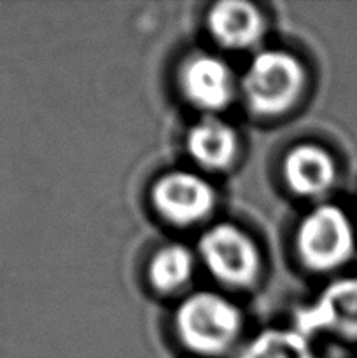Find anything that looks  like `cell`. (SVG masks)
Segmentation results:
<instances>
[{
	"instance_id": "obj_6",
	"label": "cell",
	"mask_w": 357,
	"mask_h": 358,
	"mask_svg": "<svg viewBox=\"0 0 357 358\" xmlns=\"http://www.w3.org/2000/svg\"><path fill=\"white\" fill-rule=\"evenodd\" d=\"M178 90L191 107L216 115L234 100L238 79L223 58L210 52H195L178 69Z\"/></svg>"
},
{
	"instance_id": "obj_11",
	"label": "cell",
	"mask_w": 357,
	"mask_h": 358,
	"mask_svg": "<svg viewBox=\"0 0 357 358\" xmlns=\"http://www.w3.org/2000/svg\"><path fill=\"white\" fill-rule=\"evenodd\" d=\"M195 255L188 247L170 243L156 250L147 268L150 287L160 294H174L184 289L195 273Z\"/></svg>"
},
{
	"instance_id": "obj_1",
	"label": "cell",
	"mask_w": 357,
	"mask_h": 358,
	"mask_svg": "<svg viewBox=\"0 0 357 358\" xmlns=\"http://www.w3.org/2000/svg\"><path fill=\"white\" fill-rule=\"evenodd\" d=\"M307 80V69L296 55L284 49H262L238 79V93L252 114L279 117L300 103Z\"/></svg>"
},
{
	"instance_id": "obj_2",
	"label": "cell",
	"mask_w": 357,
	"mask_h": 358,
	"mask_svg": "<svg viewBox=\"0 0 357 358\" xmlns=\"http://www.w3.org/2000/svg\"><path fill=\"white\" fill-rule=\"evenodd\" d=\"M244 327L241 311L223 294L195 292L184 297L174 315L178 341L191 353L219 357L237 343Z\"/></svg>"
},
{
	"instance_id": "obj_7",
	"label": "cell",
	"mask_w": 357,
	"mask_h": 358,
	"mask_svg": "<svg viewBox=\"0 0 357 358\" xmlns=\"http://www.w3.org/2000/svg\"><path fill=\"white\" fill-rule=\"evenodd\" d=\"M294 329L307 338L331 334L357 341V278L329 283L317 299L296 310Z\"/></svg>"
},
{
	"instance_id": "obj_8",
	"label": "cell",
	"mask_w": 357,
	"mask_h": 358,
	"mask_svg": "<svg viewBox=\"0 0 357 358\" xmlns=\"http://www.w3.org/2000/svg\"><path fill=\"white\" fill-rule=\"evenodd\" d=\"M206 30L220 48L248 51L262 41L266 31L261 10L245 0H223L206 13Z\"/></svg>"
},
{
	"instance_id": "obj_3",
	"label": "cell",
	"mask_w": 357,
	"mask_h": 358,
	"mask_svg": "<svg viewBox=\"0 0 357 358\" xmlns=\"http://www.w3.org/2000/svg\"><path fill=\"white\" fill-rule=\"evenodd\" d=\"M294 248L301 264L310 271H335L346 264L356 252L352 220L340 206L317 205L298 224Z\"/></svg>"
},
{
	"instance_id": "obj_12",
	"label": "cell",
	"mask_w": 357,
	"mask_h": 358,
	"mask_svg": "<svg viewBox=\"0 0 357 358\" xmlns=\"http://www.w3.org/2000/svg\"><path fill=\"white\" fill-rule=\"evenodd\" d=\"M238 358H317L310 338L296 329H266L245 345Z\"/></svg>"
},
{
	"instance_id": "obj_5",
	"label": "cell",
	"mask_w": 357,
	"mask_h": 358,
	"mask_svg": "<svg viewBox=\"0 0 357 358\" xmlns=\"http://www.w3.org/2000/svg\"><path fill=\"white\" fill-rule=\"evenodd\" d=\"M150 203L164 222L191 227L209 219L217 203L216 189L195 171L174 170L156 178Z\"/></svg>"
},
{
	"instance_id": "obj_10",
	"label": "cell",
	"mask_w": 357,
	"mask_h": 358,
	"mask_svg": "<svg viewBox=\"0 0 357 358\" xmlns=\"http://www.w3.org/2000/svg\"><path fill=\"white\" fill-rule=\"evenodd\" d=\"M189 157L206 171H224L238 157V135L230 122L217 115H205L189 128L186 135Z\"/></svg>"
},
{
	"instance_id": "obj_9",
	"label": "cell",
	"mask_w": 357,
	"mask_h": 358,
	"mask_svg": "<svg viewBox=\"0 0 357 358\" xmlns=\"http://www.w3.org/2000/svg\"><path fill=\"white\" fill-rule=\"evenodd\" d=\"M282 178L300 198H321L336 182V163L331 154L315 143H298L282 159Z\"/></svg>"
},
{
	"instance_id": "obj_4",
	"label": "cell",
	"mask_w": 357,
	"mask_h": 358,
	"mask_svg": "<svg viewBox=\"0 0 357 358\" xmlns=\"http://www.w3.org/2000/svg\"><path fill=\"white\" fill-rule=\"evenodd\" d=\"M206 271L231 289H248L261 275L262 261L252 236L231 222L210 226L198 241Z\"/></svg>"
}]
</instances>
